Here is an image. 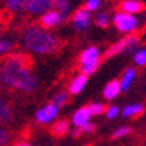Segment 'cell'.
Masks as SVG:
<instances>
[{"label":"cell","mask_w":146,"mask_h":146,"mask_svg":"<svg viewBox=\"0 0 146 146\" xmlns=\"http://www.w3.org/2000/svg\"><path fill=\"white\" fill-rule=\"evenodd\" d=\"M31 62L21 53L10 54L0 66V80L6 86L22 92H32L36 89V79L32 75Z\"/></svg>","instance_id":"cell-1"},{"label":"cell","mask_w":146,"mask_h":146,"mask_svg":"<svg viewBox=\"0 0 146 146\" xmlns=\"http://www.w3.org/2000/svg\"><path fill=\"white\" fill-rule=\"evenodd\" d=\"M21 41L23 47L34 54H51L58 51L60 48V41L57 36L40 25L27 27L22 31Z\"/></svg>","instance_id":"cell-2"},{"label":"cell","mask_w":146,"mask_h":146,"mask_svg":"<svg viewBox=\"0 0 146 146\" xmlns=\"http://www.w3.org/2000/svg\"><path fill=\"white\" fill-rule=\"evenodd\" d=\"M139 44H140V38L137 35H135V34L127 35V36H124V38H121L117 42L110 45L107 48L105 54H104V58H111V57H114L117 54L126 53V51L127 53H133V51L137 50Z\"/></svg>","instance_id":"cell-3"},{"label":"cell","mask_w":146,"mask_h":146,"mask_svg":"<svg viewBox=\"0 0 146 146\" xmlns=\"http://www.w3.org/2000/svg\"><path fill=\"white\" fill-rule=\"evenodd\" d=\"M113 23L121 34H126V35L135 34L140 27V22L136 18V15H130V13H126V12H121V10L114 13Z\"/></svg>","instance_id":"cell-4"},{"label":"cell","mask_w":146,"mask_h":146,"mask_svg":"<svg viewBox=\"0 0 146 146\" xmlns=\"http://www.w3.org/2000/svg\"><path fill=\"white\" fill-rule=\"evenodd\" d=\"M72 27L79 34L88 31L91 27V12L86 10L85 7L78 9L72 16Z\"/></svg>","instance_id":"cell-5"},{"label":"cell","mask_w":146,"mask_h":146,"mask_svg":"<svg viewBox=\"0 0 146 146\" xmlns=\"http://www.w3.org/2000/svg\"><path fill=\"white\" fill-rule=\"evenodd\" d=\"M57 115H58V108L54 107L51 102H48V104H45L41 108L36 110L35 120L38 121L40 124H50L53 121H56Z\"/></svg>","instance_id":"cell-6"},{"label":"cell","mask_w":146,"mask_h":146,"mask_svg":"<svg viewBox=\"0 0 146 146\" xmlns=\"http://www.w3.org/2000/svg\"><path fill=\"white\" fill-rule=\"evenodd\" d=\"M66 19L60 15V12H57L56 9H51V10H48L45 12L44 15L40 16V27L44 28V29H53L56 27H58L62 22H64Z\"/></svg>","instance_id":"cell-7"},{"label":"cell","mask_w":146,"mask_h":146,"mask_svg":"<svg viewBox=\"0 0 146 146\" xmlns=\"http://www.w3.org/2000/svg\"><path fill=\"white\" fill-rule=\"evenodd\" d=\"M25 9L31 16H41L53 9V0H29Z\"/></svg>","instance_id":"cell-8"},{"label":"cell","mask_w":146,"mask_h":146,"mask_svg":"<svg viewBox=\"0 0 146 146\" xmlns=\"http://www.w3.org/2000/svg\"><path fill=\"white\" fill-rule=\"evenodd\" d=\"M91 117L92 115L89 113L88 107H80L79 110H76V111L73 113V115H72V124L75 126V127H78V129H80L86 123H89Z\"/></svg>","instance_id":"cell-9"},{"label":"cell","mask_w":146,"mask_h":146,"mask_svg":"<svg viewBox=\"0 0 146 146\" xmlns=\"http://www.w3.org/2000/svg\"><path fill=\"white\" fill-rule=\"evenodd\" d=\"M101 53H100V48L95 47V45H91L88 48L80 53L79 56V63L80 64H85V63H94V62H101Z\"/></svg>","instance_id":"cell-10"},{"label":"cell","mask_w":146,"mask_h":146,"mask_svg":"<svg viewBox=\"0 0 146 146\" xmlns=\"http://www.w3.org/2000/svg\"><path fill=\"white\" fill-rule=\"evenodd\" d=\"M120 9H121V12H126V13L136 15V13L143 12L145 5L142 0H123L120 3Z\"/></svg>","instance_id":"cell-11"},{"label":"cell","mask_w":146,"mask_h":146,"mask_svg":"<svg viewBox=\"0 0 146 146\" xmlns=\"http://www.w3.org/2000/svg\"><path fill=\"white\" fill-rule=\"evenodd\" d=\"M86 83H88V76L79 73V75H76L69 83V94H72V95L80 94L85 89V86H86Z\"/></svg>","instance_id":"cell-12"},{"label":"cell","mask_w":146,"mask_h":146,"mask_svg":"<svg viewBox=\"0 0 146 146\" xmlns=\"http://www.w3.org/2000/svg\"><path fill=\"white\" fill-rule=\"evenodd\" d=\"M136 69L135 67H127L124 72H123V75H121V79L118 80L120 82V89L121 91H127L130 89V86L133 85V82H135L136 79Z\"/></svg>","instance_id":"cell-13"},{"label":"cell","mask_w":146,"mask_h":146,"mask_svg":"<svg viewBox=\"0 0 146 146\" xmlns=\"http://www.w3.org/2000/svg\"><path fill=\"white\" fill-rule=\"evenodd\" d=\"M121 89H120V82L117 79L114 80H110L107 85H105V88L102 91V95H104V98L108 100V101H111L114 98H117V96L120 95Z\"/></svg>","instance_id":"cell-14"},{"label":"cell","mask_w":146,"mask_h":146,"mask_svg":"<svg viewBox=\"0 0 146 146\" xmlns=\"http://www.w3.org/2000/svg\"><path fill=\"white\" fill-rule=\"evenodd\" d=\"M143 111H145L143 104H130L121 110V115L124 118H133V117H137V115L143 114Z\"/></svg>","instance_id":"cell-15"},{"label":"cell","mask_w":146,"mask_h":146,"mask_svg":"<svg viewBox=\"0 0 146 146\" xmlns=\"http://www.w3.org/2000/svg\"><path fill=\"white\" fill-rule=\"evenodd\" d=\"M53 9L60 12V15L64 19H67L72 10V0H53Z\"/></svg>","instance_id":"cell-16"},{"label":"cell","mask_w":146,"mask_h":146,"mask_svg":"<svg viewBox=\"0 0 146 146\" xmlns=\"http://www.w3.org/2000/svg\"><path fill=\"white\" fill-rule=\"evenodd\" d=\"M13 117V110L7 101H0V123H9Z\"/></svg>","instance_id":"cell-17"},{"label":"cell","mask_w":146,"mask_h":146,"mask_svg":"<svg viewBox=\"0 0 146 146\" xmlns=\"http://www.w3.org/2000/svg\"><path fill=\"white\" fill-rule=\"evenodd\" d=\"M69 130H70V126H69L67 120H57V121H54V124L51 127L53 135H56V136H64L66 133H69Z\"/></svg>","instance_id":"cell-18"},{"label":"cell","mask_w":146,"mask_h":146,"mask_svg":"<svg viewBox=\"0 0 146 146\" xmlns=\"http://www.w3.org/2000/svg\"><path fill=\"white\" fill-rule=\"evenodd\" d=\"M29 0H6V9L9 12H21L27 7Z\"/></svg>","instance_id":"cell-19"},{"label":"cell","mask_w":146,"mask_h":146,"mask_svg":"<svg viewBox=\"0 0 146 146\" xmlns=\"http://www.w3.org/2000/svg\"><path fill=\"white\" fill-rule=\"evenodd\" d=\"M67 100H69V92H67V91H60V92H57V94H56V95L53 96V100H51V104H53L54 107L60 108V107L66 105Z\"/></svg>","instance_id":"cell-20"},{"label":"cell","mask_w":146,"mask_h":146,"mask_svg":"<svg viewBox=\"0 0 146 146\" xmlns=\"http://www.w3.org/2000/svg\"><path fill=\"white\" fill-rule=\"evenodd\" d=\"M133 63L137 67H143L146 64V50L145 48H139L133 54Z\"/></svg>","instance_id":"cell-21"},{"label":"cell","mask_w":146,"mask_h":146,"mask_svg":"<svg viewBox=\"0 0 146 146\" xmlns=\"http://www.w3.org/2000/svg\"><path fill=\"white\" fill-rule=\"evenodd\" d=\"M100 63L101 62H94V63H85V64H80V73L85 76H89L92 73H95L100 67Z\"/></svg>","instance_id":"cell-22"},{"label":"cell","mask_w":146,"mask_h":146,"mask_svg":"<svg viewBox=\"0 0 146 146\" xmlns=\"http://www.w3.org/2000/svg\"><path fill=\"white\" fill-rule=\"evenodd\" d=\"M110 16L108 13H105V12H101V13H98L95 16V25L98 28H107L110 25Z\"/></svg>","instance_id":"cell-23"},{"label":"cell","mask_w":146,"mask_h":146,"mask_svg":"<svg viewBox=\"0 0 146 146\" xmlns=\"http://www.w3.org/2000/svg\"><path fill=\"white\" fill-rule=\"evenodd\" d=\"M12 50H13V42L9 40H3L0 38V57L7 56Z\"/></svg>","instance_id":"cell-24"},{"label":"cell","mask_w":146,"mask_h":146,"mask_svg":"<svg viewBox=\"0 0 146 146\" xmlns=\"http://www.w3.org/2000/svg\"><path fill=\"white\" fill-rule=\"evenodd\" d=\"M88 110H89L91 115L94 117V115H101L105 111V107L101 102H92L91 105H88Z\"/></svg>","instance_id":"cell-25"},{"label":"cell","mask_w":146,"mask_h":146,"mask_svg":"<svg viewBox=\"0 0 146 146\" xmlns=\"http://www.w3.org/2000/svg\"><path fill=\"white\" fill-rule=\"evenodd\" d=\"M130 131H131V129H130L129 126H123V127L117 129L111 136H113V139H121V137H124V136L130 135Z\"/></svg>","instance_id":"cell-26"},{"label":"cell","mask_w":146,"mask_h":146,"mask_svg":"<svg viewBox=\"0 0 146 146\" xmlns=\"http://www.w3.org/2000/svg\"><path fill=\"white\" fill-rule=\"evenodd\" d=\"M104 113L107 114V118L113 120V118H115V117L118 115L120 110H118V107H117V105H110L108 108H105V111H104Z\"/></svg>","instance_id":"cell-27"},{"label":"cell","mask_w":146,"mask_h":146,"mask_svg":"<svg viewBox=\"0 0 146 146\" xmlns=\"http://www.w3.org/2000/svg\"><path fill=\"white\" fill-rule=\"evenodd\" d=\"M101 5V0H86V6H85V9L89 10V12H95L96 9L100 7Z\"/></svg>","instance_id":"cell-28"},{"label":"cell","mask_w":146,"mask_h":146,"mask_svg":"<svg viewBox=\"0 0 146 146\" xmlns=\"http://www.w3.org/2000/svg\"><path fill=\"white\" fill-rule=\"evenodd\" d=\"M7 139H9V133L3 127H0V146H5Z\"/></svg>","instance_id":"cell-29"},{"label":"cell","mask_w":146,"mask_h":146,"mask_svg":"<svg viewBox=\"0 0 146 146\" xmlns=\"http://www.w3.org/2000/svg\"><path fill=\"white\" fill-rule=\"evenodd\" d=\"M80 131L82 133H94L95 131V124L89 121V123H86L83 127H80Z\"/></svg>","instance_id":"cell-30"},{"label":"cell","mask_w":146,"mask_h":146,"mask_svg":"<svg viewBox=\"0 0 146 146\" xmlns=\"http://www.w3.org/2000/svg\"><path fill=\"white\" fill-rule=\"evenodd\" d=\"M80 133H82V131H80V129H78V127H76L75 130L72 131V136H73V137H78V136L80 135Z\"/></svg>","instance_id":"cell-31"},{"label":"cell","mask_w":146,"mask_h":146,"mask_svg":"<svg viewBox=\"0 0 146 146\" xmlns=\"http://www.w3.org/2000/svg\"><path fill=\"white\" fill-rule=\"evenodd\" d=\"M15 146H31L29 143H27V142H18Z\"/></svg>","instance_id":"cell-32"}]
</instances>
